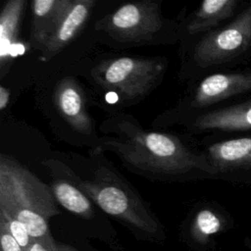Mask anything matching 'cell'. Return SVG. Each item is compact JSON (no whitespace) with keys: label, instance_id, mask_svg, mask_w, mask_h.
<instances>
[{"label":"cell","instance_id":"21","mask_svg":"<svg viewBox=\"0 0 251 251\" xmlns=\"http://www.w3.org/2000/svg\"><path fill=\"white\" fill-rule=\"evenodd\" d=\"M26 251H50V250H48V249H47L44 245H42L41 243H39V242H37V241H33Z\"/></svg>","mask_w":251,"mask_h":251},{"label":"cell","instance_id":"18","mask_svg":"<svg viewBox=\"0 0 251 251\" xmlns=\"http://www.w3.org/2000/svg\"><path fill=\"white\" fill-rule=\"evenodd\" d=\"M0 226L6 228V230L13 236V238L21 245V247L26 251L31 243L34 241L25 226L17 219L12 217L4 209L0 208Z\"/></svg>","mask_w":251,"mask_h":251},{"label":"cell","instance_id":"22","mask_svg":"<svg viewBox=\"0 0 251 251\" xmlns=\"http://www.w3.org/2000/svg\"><path fill=\"white\" fill-rule=\"evenodd\" d=\"M56 251H80L71 245H67L64 243H58L56 245Z\"/></svg>","mask_w":251,"mask_h":251},{"label":"cell","instance_id":"15","mask_svg":"<svg viewBox=\"0 0 251 251\" xmlns=\"http://www.w3.org/2000/svg\"><path fill=\"white\" fill-rule=\"evenodd\" d=\"M0 208L20 221L34 241L41 243L50 251H56L57 242L51 235L47 219L32 210L16 205L0 204Z\"/></svg>","mask_w":251,"mask_h":251},{"label":"cell","instance_id":"3","mask_svg":"<svg viewBox=\"0 0 251 251\" xmlns=\"http://www.w3.org/2000/svg\"><path fill=\"white\" fill-rule=\"evenodd\" d=\"M72 180L91 201L108 215L128 226L153 237L163 235V226L144 201L115 171L98 167L91 177H77L68 173Z\"/></svg>","mask_w":251,"mask_h":251},{"label":"cell","instance_id":"6","mask_svg":"<svg viewBox=\"0 0 251 251\" xmlns=\"http://www.w3.org/2000/svg\"><path fill=\"white\" fill-rule=\"evenodd\" d=\"M251 44V6L224 27L205 34L193 47L192 60L199 68L226 63Z\"/></svg>","mask_w":251,"mask_h":251},{"label":"cell","instance_id":"19","mask_svg":"<svg viewBox=\"0 0 251 251\" xmlns=\"http://www.w3.org/2000/svg\"><path fill=\"white\" fill-rule=\"evenodd\" d=\"M0 243L1 251H25L2 226H0Z\"/></svg>","mask_w":251,"mask_h":251},{"label":"cell","instance_id":"7","mask_svg":"<svg viewBox=\"0 0 251 251\" xmlns=\"http://www.w3.org/2000/svg\"><path fill=\"white\" fill-rule=\"evenodd\" d=\"M248 90H251V73L213 74L204 77L171 113L176 119L185 110H200Z\"/></svg>","mask_w":251,"mask_h":251},{"label":"cell","instance_id":"12","mask_svg":"<svg viewBox=\"0 0 251 251\" xmlns=\"http://www.w3.org/2000/svg\"><path fill=\"white\" fill-rule=\"evenodd\" d=\"M205 154L217 174L232 169L251 168V137L213 143Z\"/></svg>","mask_w":251,"mask_h":251},{"label":"cell","instance_id":"10","mask_svg":"<svg viewBox=\"0 0 251 251\" xmlns=\"http://www.w3.org/2000/svg\"><path fill=\"white\" fill-rule=\"evenodd\" d=\"M73 0H34L31 3L32 27L30 45L42 51L53 35Z\"/></svg>","mask_w":251,"mask_h":251},{"label":"cell","instance_id":"4","mask_svg":"<svg viewBox=\"0 0 251 251\" xmlns=\"http://www.w3.org/2000/svg\"><path fill=\"white\" fill-rule=\"evenodd\" d=\"M168 69L164 57L122 56L100 62L92 70L93 79L124 101H135L150 94L162 82Z\"/></svg>","mask_w":251,"mask_h":251},{"label":"cell","instance_id":"14","mask_svg":"<svg viewBox=\"0 0 251 251\" xmlns=\"http://www.w3.org/2000/svg\"><path fill=\"white\" fill-rule=\"evenodd\" d=\"M237 6L235 0H205L185 25L188 35L205 32L231 17Z\"/></svg>","mask_w":251,"mask_h":251},{"label":"cell","instance_id":"16","mask_svg":"<svg viewBox=\"0 0 251 251\" xmlns=\"http://www.w3.org/2000/svg\"><path fill=\"white\" fill-rule=\"evenodd\" d=\"M50 187L57 203L66 210L84 219L93 217L91 200L73 181L53 179Z\"/></svg>","mask_w":251,"mask_h":251},{"label":"cell","instance_id":"1","mask_svg":"<svg viewBox=\"0 0 251 251\" xmlns=\"http://www.w3.org/2000/svg\"><path fill=\"white\" fill-rule=\"evenodd\" d=\"M102 135L90 157L112 152L128 171L149 180L184 182L217 174L205 153L184 136L144 129L130 115L117 113L105 120Z\"/></svg>","mask_w":251,"mask_h":251},{"label":"cell","instance_id":"2","mask_svg":"<svg viewBox=\"0 0 251 251\" xmlns=\"http://www.w3.org/2000/svg\"><path fill=\"white\" fill-rule=\"evenodd\" d=\"M103 39L116 48L176 43L182 25L166 19L161 2H128L99 20L95 25Z\"/></svg>","mask_w":251,"mask_h":251},{"label":"cell","instance_id":"13","mask_svg":"<svg viewBox=\"0 0 251 251\" xmlns=\"http://www.w3.org/2000/svg\"><path fill=\"white\" fill-rule=\"evenodd\" d=\"M25 0H9L0 14V65L1 76L11 63L12 46L16 42L19 26L25 10Z\"/></svg>","mask_w":251,"mask_h":251},{"label":"cell","instance_id":"20","mask_svg":"<svg viewBox=\"0 0 251 251\" xmlns=\"http://www.w3.org/2000/svg\"><path fill=\"white\" fill-rule=\"evenodd\" d=\"M10 101V91L3 85H0V110H5Z\"/></svg>","mask_w":251,"mask_h":251},{"label":"cell","instance_id":"8","mask_svg":"<svg viewBox=\"0 0 251 251\" xmlns=\"http://www.w3.org/2000/svg\"><path fill=\"white\" fill-rule=\"evenodd\" d=\"M53 98L57 111L74 130L83 134L93 132L84 92L75 78L61 79L55 86Z\"/></svg>","mask_w":251,"mask_h":251},{"label":"cell","instance_id":"9","mask_svg":"<svg viewBox=\"0 0 251 251\" xmlns=\"http://www.w3.org/2000/svg\"><path fill=\"white\" fill-rule=\"evenodd\" d=\"M94 5L93 0H73L53 35L41 51V60L49 61L76 37L87 23Z\"/></svg>","mask_w":251,"mask_h":251},{"label":"cell","instance_id":"5","mask_svg":"<svg viewBox=\"0 0 251 251\" xmlns=\"http://www.w3.org/2000/svg\"><path fill=\"white\" fill-rule=\"evenodd\" d=\"M0 204L26 208L47 220L60 214L51 187L4 154L0 156Z\"/></svg>","mask_w":251,"mask_h":251},{"label":"cell","instance_id":"11","mask_svg":"<svg viewBox=\"0 0 251 251\" xmlns=\"http://www.w3.org/2000/svg\"><path fill=\"white\" fill-rule=\"evenodd\" d=\"M186 126L194 132L212 129H249L251 128V101L200 114L190 120Z\"/></svg>","mask_w":251,"mask_h":251},{"label":"cell","instance_id":"17","mask_svg":"<svg viewBox=\"0 0 251 251\" xmlns=\"http://www.w3.org/2000/svg\"><path fill=\"white\" fill-rule=\"evenodd\" d=\"M222 226L219 217L209 209L200 210L191 226V232L196 239H205L217 233Z\"/></svg>","mask_w":251,"mask_h":251}]
</instances>
